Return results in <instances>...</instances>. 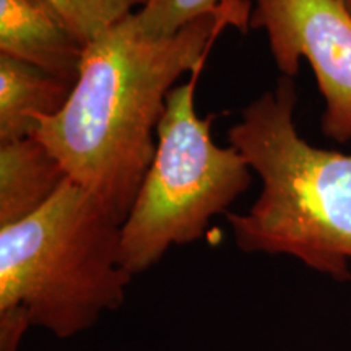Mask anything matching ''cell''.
Masks as SVG:
<instances>
[{"mask_svg":"<svg viewBox=\"0 0 351 351\" xmlns=\"http://www.w3.org/2000/svg\"><path fill=\"white\" fill-rule=\"evenodd\" d=\"M251 28L263 29L283 77H296L304 57L326 99L322 132L351 140V13L341 0H254Z\"/></svg>","mask_w":351,"mask_h":351,"instance_id":"cell-5","label":"cell"},{"mask_svg":"<svg viewBox=\"0 0 351 351\" xmlns=\"http://www.w3.org/2000/svg\"><path fill=\"white\" fill-rule=\"evenodd\" d=\"M205 65L174 86L156 129V152L121 228L132 275L156 265L173 245L192 244L251 186V166L234 147L212 140L215 114L199 117L195 88Z\"/></svg>","mask_w":351,"mask_h":351,"instance_id":"cell-4","label":"cell"},{"mask_svg":"<svg viewBox=\"0 0 351 351\" xmlns=\"http://www.w3.org/2000/svg\"><path fill=\"white\" fill-rule=\"evenodd\" d=\"M221 0H148L135 13L140 28L153 38L173 36L192 21L217 10Z\"/></svg>","mask_w":351,"mask_h":351,"instance_id":"cell-10","label":"cell"},{"mask_svg":"<svg viewBox=\"0 0 351 351\" xmlns=\"http://www.w3.org/2000/svg\"><path fill=\"white\" fill-rule=\"evenodd\" d=\"M73 86L75 80L0 54V145L33 137L39 121L65 108Z\"/></svg>","mask_w":351,"mask_h":351,"instance_id":"cell-7","label":"cell"},{"mask_svg":"<svg viewBox=\"0 0 351 351\" xmlns=\"http://www.w3.org/2000/svg\"><path fill=\"white\" fill-rule=\"evenodd\" d=\"M249 0H221L217 10L173 36L153 38L134 15L86 44L72 96L33 137L46 145L69 179L121 223L150 168L166 99L182 73L205 60L228 26L251 28Z\"/></svg>","mask_w":351,"mask_h":351,"instance_id":"cell-1","label":"cell"},{"mask_svg":"<svg viewBox=\"0 0 351 351\" xmlns=\"http://www.w3.org/2000/svg\"><path fill=\"white\" fill-rule=\"evenodd\" d=\"M341 2H343V3H345V7H346V8H348V10H350V13H351V0H341Z\"/></svg>","mask_w":351,"mask_h":351,"instance_id":"cell-12","label":"cell"},{"mask_svg":"<svg viewBox=\"0 0 351 351\" xmlns=\"http://www.w3.org/2000/svg\"><path fill=\"white\" fill-rule=\"evenodd\" d=\"M70 28L88 44L137 13L148 0H47Z\"/></svg>","mask_w":351,"mask_h":351,"instance_id":"cell-9","label":"cell"},{"mask_svg":"<svg viewBox=\"0 0 351 351\" xmlns=\"http://www.w3.org/2000/svg\"><path fill=\"white\" fill-rule=\"evenodd\" d=\"M293 78L280 77L241 111L228 140L261 178L245 213H228L245 254L291 256L337 282L351 280V155L313 147L298 134Z\"/></svg>","mask_w":351,"mask_h":351,"instance_id":"cell-2","label":"cell"},{"mask_svg":"<svg viewBox=\"0 0 351 351\" xmlns=\"http://www.w3.org/2000/svg\"><path fill=\"white\" fill-rule=\"evenodd\" d=\"M29 328H33L32 322L23 309H0V351H21V343Z\"/></svg>","mask_w":351,"mask_h":351,"instance_id":"cell-11","label":"cell"},{"mask_svg":"<svg viewBox=\"0 0 351 351\" xmlns=\"http://www.w3.org/2000/svg\"><path fill=\"white\" fill-rule=\"evenodd\" d=\"M85 49L47 0H0V54L77 80Z\"/></svg>","mask_w":351,"mask_h":351,"instance_id":"cell-6","label":"cell"},{"mask_svg":"<svg viewBox=\"0 0 351 351\" xmlns=\"http://www.w3.org/2000/svg\"><path fill=\"white\" fill-rule=\"evenodd\" d=\"M122 223L67 179L52 199L0 226V309L20 307L59 340L90 330L125 302L134 275L122 262Z\"/></svg>","mask_w":351,"mask_h":351,"instance_id":"cell-3","label":"cell"},{"mask_svg":"<svg viewBox=\"0 0 351 351\" xmlns=\"http://www.w3.org/2000/svg\"><path fill=\"white\" fill-rule=\"evenodd\" d=\"M67 179L60 161L36 137L0 145V226L38 212Z\"/></svg>","mask_w":351,"mask_h":351,"instance_id":"cell-8","label":"cell"}]
</instances>
